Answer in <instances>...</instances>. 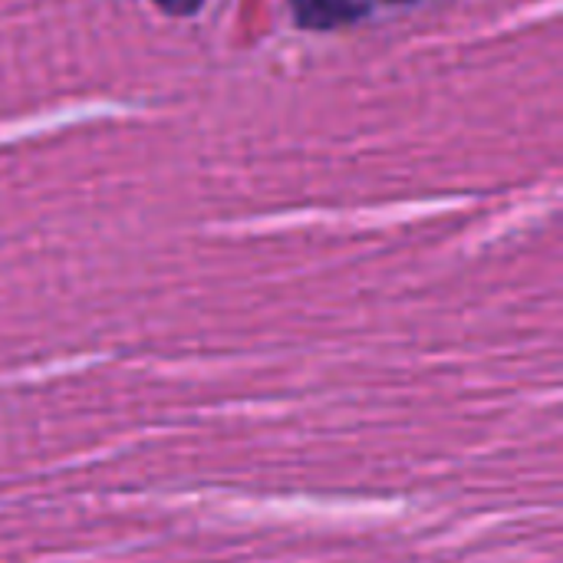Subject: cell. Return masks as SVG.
Here are the masks:
<instances>
[{
    "instance_id": "cell-1",
    "label": "cell",
    "mask_w": 563,
    "mask_h": 563,
    "mask_svg": "<svg viewBox=\"0 0 563 563\" xmlns=\"http://www.w3.org/2000/svg\"><path fill=\"white\" fill-rule=\"evenodd\" d=\"M297 26L303 30H336L366 13L360 0H287Z\"/></svg>"
},
{
    "instance_id": "cell-2",
    "label": "cell",
    "mask_w": 563,
    "mask_h": 563,
    "mask_svg": "<svg viewBox=\"0 0 563 563\" xmlns=\"http://www.w3.org/2000/svg\"><path fill=\"white\" fill-rule=\"evenodd\" d=\"M152 3L168 16H191L195 10L205 7V0H152Z\"/></svg>"
}]
</instances>
